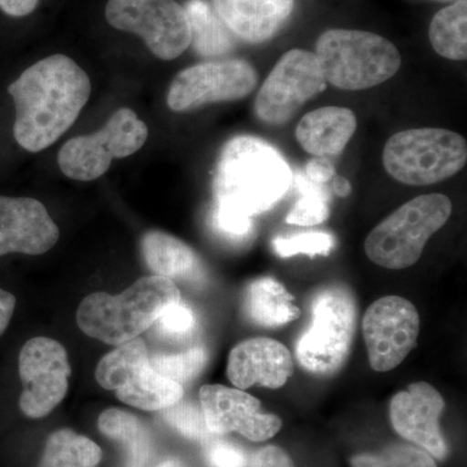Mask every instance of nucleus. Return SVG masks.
<instances>
[{
    "label": "nucleus",
    "instance_id": "1",
    "mask_svg": "<svg viewBox=\"0 0 467 467\" xmlns=\"http://www.w3.org/2000/svg\"><path fill=\"white\" fill-rule=\"evenodd\" d=\"M14 99L16 142L39 152L57 142L75 124L90 99L88 73L66 55H52L24 70L8 88Z\"/></svg>",
    "mask_w": 467,
    "mask_h": 467
},
{
    "label": "nucleus",
    "instance_id": "2",
    "mask_svg": "<svg viewBox=\"0 0 467 467\" xmlns=\"http://www.w3.org/2000/svg\"><path fill=\"white\" fill-rule=\"evenodd\" d=\"M291 183V169L275 147L241 135L221 150L213 192L218 208L252 218L281 201Z\"/></svg>",
    "mask_w": 467,
    "mask_h": 467
},
{
    "label": "nucleus",
    "instance_id": "3",
    "mask_svg": "<svg viewBox=\"0 0 467 467\" xmlns=\"http://www.w3.org/2000/svg\"><path fill=\"white\" fill-rule=\"evenodd\" d=\"M181 300L173 279L150 275L113 296L94 292L79 304L77 325L88 337L121 346L152 327L162 310Z\"/></svg>",
    "mask_w": 467,
    "mask_h": 467
},
{
    "label": "nucleus",
    "instance_id": "4",
    "mask_svg": "<svg viewBox=\"0 0 467 467\" xmlns=\"http://www.w3.org/2000/svg\"><path fill=\"white\" fill-rule=\"evenodd\" d=\"M326 84L342 90H367L391 79L401 67L396 46L378 34L331 29L316 43Z\"/></svg>",
    "mask_w": 467,
    "mask_h": 467
},
{
    "label": "nucleus",
    "instance_id": "5",
    "mask_svg": "<svg viewBox=\"0 0 467 467\" xmlns=\"http://www.w3.org/2000/svg\"><path fill=\"white\" fill-rule=\"evenodd\" d=\"M310 306L312 324L297 340V361L313 376H334L349 358L358 328V301L347 285L333 284L319 288Z\"/></svg>",
    "mask_w": 467,
    "mask_h": 467
},
{
    "label": "nucleus",
    "instance_id": "6",
    "mask_svg": "<svg viewBox=\"0 0 467 467\" xmlns=\"http://www.w3.org/2000/svg\"><path fill=\"white\" fill-rule=\"evenodd\" d=\"M451 202L442 193L414 198L368 234L365 254L377 265L391 270L413 266L422 256L426 243L447 223Z\"/></svg>",
    "mask_w": 467,
    "mask_h": 467
},
{
    "label": "nucleus",
    "instance_id": "7",
    "mask_svg": "<svg viewBox=\"0 0 467 467\" xmlns=\"http://www.w3.org/2000/svg\"><path fill=\"white\" fill-rule=\"evenodd\" d=\"M467 143L445 129H410L393 134L383 150L387 173L409 186H427L453 177L465 167Z\"/></svg>",
    "mask_w": 467,
    "mask_h": 467
},
{
    "label": "nucleus",
    "instance_id": "8",
    "mask_svg": "<svg viewBox=\"0 0 467 467\" xmlns=\"http://www.w3.org/2000/svg\"><path fill=\"white\" fill-rule=\"evenodd\" d=\"M95 378L104 389L115 391L119 400L142 410H162L183 399L182 384L150 368L149 348L140 337L104 356Z\"/></svg>",
    "mask_w": 467,
    "mask_h": 467
},
{
    "label": "nucleus",
    "instance_id": "9",
    "mask_svg": "<svg viewBox=\"0 0 467 467\" xmlns=\"http://www.w3.org/2000/svg\"><path fill=\"white\" fill-rule=\"evenodd\" d=\"M149 138V129L130 109L116 110L99 131L67 140L57 156L61 171L70 180L94 181L107 173L113 159L138 152Z\"/></svg>",
    "mask_w": 467,
    "mask_h": 467
},
{
    "label": "nucleus",
    "instance_id": "10",
    "mask_svg": "<svg viewBox=\"0 0 467 467\" xmlns=\"http://www.w3.org/2000/svg\"><path fill=\"white\" fill-rule=\"evenodd\" d=\"M106 17L116 29L142 36L161 60H174L192 45L186 11L174 0H109Z\"/></svg>",
    "mask_w": 467,
    "mask_h": 467
},
{
    "label": "nucleus",
    "instance_id": "11",
    "mask_svg": "<svg viewBox=\"0 0 467 467\" xmlns=\"http://www.w3.org/2000/svg\"><path fill=\"white\" fill-rule=\"evenodd\" d=\"M325 88L315 52L295 48L285 52L267 76L254 100V110L267 125H285Z\"/></svg>",
    "mask_w": 467,
    "mask_h": 467
},
{
    "label": "nucleus",
    "instance_id": "12",
    "mask_svg": "<svg viewBox=\"0 0 467 467\" xmlns=\"http://www.w3.org/2000/svg\"><path fill=\"white\" fill-rule=\"evenodd\" d=\"M420 319L410 300L386 296L374 301L362 319L368 364L378 373L398 368L417 347Z\"/></svg>",
    "mask_w": 467,
    "mask_h": 467
},
{
    "label": "nucleus",
    "instance_id": "13",
    "mask_svg": "<svg viewBox=\"0 0 467 467\" xmlns=\"http://www.w3.org/2000/svg\"><path fill=\"white\" fill-rule=\"evenodd\" d=\"M23 392L20 409L27 418L48 416L66 399L72 373L67 349L50 337H34L18 358Z\"/></svg>",
    "mask_w": 467,
    "mask_h": 467
},
{
    "label": "nucleus",
    "instance_id": "14",
    "mask_svg": "<svg viewBox=\"0 0 467 467\" xmlns=\"http://www.w3.org/2000/svg\"><path fill=\"white\" fill-rule=\"evenodd\" d=\"M256 69L244 60L208 61L178 73L168 91L174 112L199 109L217 101L239 100L256 88Z\"/></svg>",
    "mask_w": 467,
    "mask_h": 467
},
{
    "label": "nucleus",
    "instance_id": "15",
    "mask_svg": "<svg viewBox=\"0 0 467 467\" xmlns=\"http://www.w3.org/2000/svg\"><path fill=\"white\" fill-rule=\"evenodd\" d=\"M199 399L209 434L238 432L248 441L261 442L281 431V418L263 413L260 400L242 389L209 384L202 387Z\"/></svg>",
    "mask_w": 467,
    "mask_h": 467
},
{
    "label": "nucleus",
    "instance_id": "16",
    "mask_svg": "<svg viewBox=\"0 0 467 467\" xmlns=\"http://www.w3.org/2000/svg\"><path fill=\"white\" fill-rule=\"evenodd\" d=\"M444 408V399L432 384L411 383L391 399L389 420L402 438L423 448L435 459L444 460L450 453L441 430Z\"/></svg>",
    "mask_w": 467,
    "mask_h": 467
},
{
    "label": "nucleus",
    "instance_id": "17",
    "mask_svg": "<svg viewBox=\"0 0 467 467\" xmlns=\"http://www.w3.org/2000/svg\"><path fill=\"white\" fill-rule=\"evenodd\" d=\"M58 238L60 230L41 202L0 196V257L8 254L38 256L50 251Z\"/></svg>",
    "mask_w": 467,
    "mask_h": 467
},
{
    "label": "nucleus",
    "instance_id": "18",
    "mask_svg": "<svg viewBox=\"0 0 467 467\" xmlns=\"http://www.w3.org/2000/svg\"><path fill=\"white\" fill-rule=\"evenodd\" d=\"M226 373L239 389L254 386L281 389L294 374V358L278 340L254 337L234 347Z\"/></svg>",
    "mask_w": 467,
    "mask_h": 467
},
{
    "label": "nucleus",
    "instance_id": "19",
    "mask_svg": "<svg viewBox=\"0 0 467 467\" xmlns=\"http://www.w3.org/2000/svg\"><path fill=\"white\" fill-rule=\"evenodd\" d=\"M295 0H213L218 16L243 41L272 38L294 11Z\"/></svg>",
    "mask_w": 467,
    "mask_h": 467
},
{
    "label": "nucleus",
    "instance_id": "20",
    "mask_svg": "<svg viewBox=\"0 0 467 467\" xmlns=\"http://www.w3.org/2000/svg\"><path fill=\"white\" fill-rule=\"evenodd\" d=\"M358 129L355 113L343 107H324L306 113L296 128V140L316 158L337 156Z\"/></svg>",
    "mask_w": 467,
    "mask_h": 467
},
{
    "label": "nucleus",
    "instance_id": "21",
    "mask_svg": "<svg viewBox=\"0 0 467 467\" xmlns=\"http://www.w3.org/2000/svg\"><path fill=\"white\" fill-rule=\"evenodd\" d=\"M294 296L281 282L270 276L254 279L245 291L244 309L251 321L261 327H281L301 316Z\"/></svg>",
    "mask_w": 467,
    "mask_h": 467
},
{
    "label": "nucleus",
    "instance_id": "22",
    "mask_svg": "<svg viewBox=\"0 0 467 467\" xmlns=\"http://www.w3.org/2000/svg\"><path fill=\"white\" fill-rule=\"evenodd\" d=\"M142 254L153 275L165 278H182L198 270L199 259L190 245L164 232L144 234Z\"/></svg>",
    "mask_w": 467,
    "mask_h": 467
},
{
    "label": "nucleus",
    "instance_id": "23",
    "mask_svg": "<svg viewBox=\"0 0 467 467\" xmlns=\"http://www.w3.org/2000/svg\"><path fill=\"white\" fill-rule=\"evenodd\" d=\"M98 429L125 448L128 453L126 467H146L149 463L152 456V438L140 418L121 409H107L98 418Z\"/></svg>",
    "mask_w": 467,
    "mask_h": 467
},
{
    "label": "nucleus",
    "instance_id": "24",
    "mask_svg": "<svg viewBox=\"0 0 467 467\" xmlns=\"http://www.w3.org/2000/svg\"><path fill=\"white\" fill-rule=\"evenodd\" d=\"M192 45L202 57H217L234 47L233 33L205 0H190L186 7Z\"/></svg>",
    "mask_w": 467,
    "mask_h": 467
},
{
    "label": "nucleus",
    "instance_id": "25",
    "mask_svg": "<svg viewBox=\"0 0 467 467\" xmlns=\"http://www.w3.org/2000/svg\"><path fill=\"white\" fill-rule=\"evenodd\" d=\"M103 459L99 445L88 436L61 429L47 439L38 467H98Z\"/></svg>",
    "mask_w": 467,
    "mask_h": 467
},
{
    "label": "nucleus",
    "instance_id": "26",
    "mask_svg": "<svg viewBox=\"0 0 467 467\" xmlns=\"http://www.w3.org/2000/svg\"><path fill=\"white\" fill-rule=\"evenodd\" d=\"M467 0L441 9L430 26V42L441 57L462 61L467 58Z\"/></svg>",
    "mask_w": 467,
    "mask_h": 467
},
{
    "label": "nucleus",
    "instance_id": "27",
    "mask_svg": "<svg viewBox=\"0 0 467 467\" xmlns=\"http://www.w3.org/2000/svg\"><path fill=\"white\" fill-rule=\"evenodd\" d=\"M301 196L288 212L285 223L290 225L312 227L321 225L330 214V196L325 184L312 182L308 178L297 177Z\"/></svg>",
    "mask_w": 467,
    "mask_h": 467
},
{
    "label": "nucleus",
    "instance_id": "28",
    "mask_svg": "<svg viewBox=\"0 0 467 467\" xmlns=\"http://www.w3.org/2000/svg\"><path fill=\"white\" fill-rule=\"evenodd\" d=\"M208 362V352L202 347H193L175 355H150V365L160 376L180 384L195 379Z\"/></svg>",
    "mask_w": 467,
    "mask_h": 467
},
{
    "label": "nucleus",
    "instance_id": "29",
    "mask_svg": "<svg viewBox=\"0 0 467 467\" xmlns=\"http://www.w3.org/2000/svg\"><path fill=\"white\" fill-rule=\"evenodd\" d=\"M335 247V238L330 233L306 232L276 236L273 241L275 252L282 259L308 254L309 257L328 256Z\"/></svg>",
    "mask_w": 467,
    "mask_h": 467
},
{
    "label": "nucleus",
    "instance_id": "30",
    "mask_svg": "<svg viewBox=\"0 0 467 467\" xmlns=\"http://www.w3.org/2000/svg\"><path fill=\"white\" fill-rule=\"evenodd\" d=\"M161 417L184 438L202 441L209 434L202 408L192 401H178L162 409Z\"/></svg>",
    "mask_w": 467,
    "mask_h": 467
},
{
    "label": "nucleus",
    "instance_id": "31",
    "mask_svg": "<svg viewBox=\"0 0 467 467\" xmlns=\"http://www.w3.org/2000/svg\"><path fill=\"white\" fill-rule=\"evenodd\" d=\"M153 326H156L159 333L164 337H183L195 327V315L187 304L178 300L162 310Z\"/></svg>",
    "mask_w": 467,
    "mask_h": 467
},
{
    "label": "nucleus",
    "instance_id": "32",
    "mask_svg": "<svg viewBox=\"0 0 467 467\" xmlns=\"http://www.w3.org/2000/svg\"><path fill=\"white\" fill-rule=\"evenodd\" d=\"M384 453L386 459L400 467H438L431 454L408 445H393Z\"/></svg>",
    "mask_w": 467,
    "mask_h": 467
},
{
    "label": "nucleus",
    "instance_id": "33",
    "mask_svg": "<svg viewBox=\"0 0 467 467\" xmlns=\"http://www.w3.org/2000/svg\"><path fill=\"white\" fill-rule=\"evenodd\" d=\"M214 225L221 233L232 238H242L251 232L252 218L217 207L214 212Z\"/></svg>",
    "mask_w": 467,
    "mask_h": 467
},
{
    "label": "nucleus",
    "instance_id": "34",
    "mask_svg": "<svg viewBox=\"0 0 467 467\" xmlns=\"http://www.w3.org/2000/svg\"><path fill=\"white\" fill-rule=\"evenodd\" d=\"M207 460L213 467L245 466V454L229 442H213L207 450Z\"/></svg>",
    "mask_w": 467,
    "mask_h": 467
},
{
    "label": "nucleus",
    "instance_id": "35",
    "mask_svg": "<svg viewBox=\"0 0 467 467\" xmlns=\"http://www.w3.org/2000/svg\"><path fill=\"white\" fill-rule=\"evenodd\" d=\"M254 467H295L290 454L276 445H267L256 451Z\"/></svg>",
    "mask_w": 467,
    "mask_h": 467
},
{
    "label": "nucleus",
    "instance_id": "36",
    "mask_svg": "<svg viewBox=\"0 0 467 467\" xmlns=\"http://www.w3.org/2000/svg\"><path fill=\"white\" fill-rule=\"evenodd\" d=\"M306 178L312 182L326 184L335 177L333 162L326 158L309 160L306 168Z\"/></svg>",
    "mask_w": 467,
    "mask_h": 467
},
{
    "label": "nucleus",
    "instance_id": "37",
    "mask_svg": "<svg viewBox=\"0 0 467 467\" xmlns=\"http://www.w3.org/2000/svg\"><path fill=\"white\" fill-rule=\"evenodd\" d=\"M39 0H0V9L9 16L23 17L32 14Z\"/></svg>",
    "mask_w": 467,
    "mask_h": 467
},
{
    "label": "nucleus",
    "instance_id": "38",
    "mask_svg": "<svg viewBox=\"0 0 467 467\" xmlns=\"http://www.w3.org/2000/svg\"><path fill=\"white\" fill-rule=\"evenodd\" d=\"M15 308H16V297L0 288V337L7 330Z\"/></svg>",
    "mask_w": 467,
    "mask_h": 467
},
{
    "label": "nucleus",
    "instance_id": "39",
    "mask_svg": "<svg viewBox=\"0 0 467 467\" xmlns=\"http://www.w3.org/2000/svg\"><path fill=\"white\" fill-rule=\"evenodd\" d=\"M352 467H400L386 457L376 456L371 453H359L350 459Z\"/></svg>",
    "mask_w": 467,
    "mask_h": 467
},
{
    "label": "nucleus",
    "instance_id": "40",
    "mask_svg": "<svg viewBox=\"0 0 467 467\" xmlns=\"http://www.w3.org/2000/svg\"><path fill=\"white\" fill-rule=\"evenodd\" d=\"M333 190L339 198H347L352 192V186L347 178L342 175H335L333 178Z\"/></svg>",
    "mask_w": 467,
    "mask_h": 467
},
{
    "label": "nucleus",
    "instance_id": "41",
    "mask_svg": "<svg viewBox=\"0 0 467 467\" xmlns=\"http://www.w3.org/2000/svg\"><path fill=\"white\" fill-rule=\"evenodd\" d=\"M158 467H183V463L178 459H167L162 461Z\"/></svg>",
    "mask_w": 467,
    "mask_h": 467
}]
</instances>
